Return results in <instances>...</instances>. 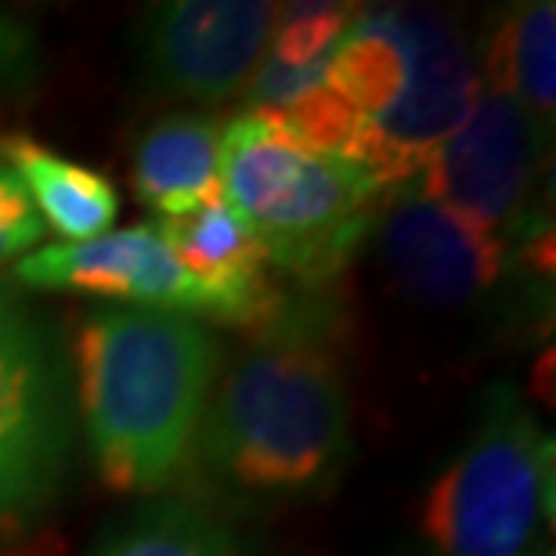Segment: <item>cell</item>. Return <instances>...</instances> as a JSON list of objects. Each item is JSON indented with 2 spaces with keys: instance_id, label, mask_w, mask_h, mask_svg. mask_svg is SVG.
Segmentation results:
<instances>
[{
  "instance_id": "19",
  "label": "cell",
  "mask_w": 556,
  "mask_h": 556,
  "mask_svg": "<svg viewBox=\"0 0 556 556\" xmlns=\"http://www.w3.org/2000/svg\"><path fill=\"white\" fill-rule=\"evenodd\" d=\"M33 214H37V210H33L18 174L11 170V166H0V228L15 225V220H26Z\"/></svg>"
},
{
  "instance_id": "6",
  "label": "cell",
  "mask_w": 556,
  "mask_h": 556,
  "mask_svg": "<svg viewBox=\"0 0 556 556\" xmlns=\"http://www.w3.org/2000/svg\"><path fill=\"white\" fill-rule=\"evenodd\" d=\"M70 455L65 365L51 332L15 318L0 329V531L48 503Z\"/></svg>"
},
{
  "instance_id": "10",
  "label": "cell",
  "mask_w": 556,
  "mask_h": 556,
  "mask_svg": "<svg viewBox=\"0 0 556 556\" xmlns=\"http://www.w3.org/2000/svg\"><path fill=\"white\" fill-rule=\"evenodd\" d=\"M539 152L542 138L531 119L509 98L481 91L459 130L422 163L416 188L498 231L525 214Z\"/></svg>"
},
{
  "instance_id": "11",
  "label": "cell",
  "mask_w": 556,
  "mask_h": 556,
  "mask_svg": "<svg viewBox=\"0 0 556 556\" xmlns=\"http://www.w3.org/2000/svg\"><path fill=\"white\" fill-rule=\"evenodd\" d=\"M177 261L210 293L225 296L236 311V326H264L282 315V289L268 275V261L225 199H214L188 217L152 220Z\"/></svg>"
},
{
  "instance_id": "21",
  "label": "cell",
  "mask_w": 556,
  "mask_h": 556,
  "mask_svg": "<svg viewBox=\"0 0 556 556\" xmlns=\"http://www.w3.org/2000/svg\"><path fill=\"white\" fill-rule=\"evenodd\" d=\"M528 556H553V553H549V549H546V553H542V549H535V553H528Z\"/></svg>"
},
{
  "instance_id": "18",
  "label": "cell",
  "mask_w": 556,
  "mask_h": 556,
  "mask_svg": "<svg viewBox=\"0 0 556 556\" xmlns=\"http://www.w3.org/2000/svg\"><path fill=\"white\" fill-rule=\"evenodd\" d=\"M40 40L33 26L15 11L0 8V91H18L37 80Z\"/></svg>"
},
{
  "instance_id": "14",
  "label": "cell",
  "mask_w": 556,
  "mask_h": 556,
  "mask_svg": "<svg viewBox=\"0 0 556 556\" xmlns=\"http://www.w3.org/2000/svg\"><path fill=\"white\" fill-rule=\"evenodd\" d=\"M556 8L542 4L514 8L498 22L484 48V91L509 98L531 119L539 138H549L556 109Z\"/></svg>"
},
{
  "instance_id": "12",
  "label": "cell",
  "mask_w": 556,
  "mask_h": 556,
  "mask_svg": "<svg viewBox=\"0 0 556 556\" xmlns=\"http://www.w3.org/2000/svg\"><path fill=\"white\" fill-rule=\"evenodd\" d=\"M217 149L220 124L210 116L174 113L144 130L135 144V188L155 220L188 217L220 199Z\"/></svg>"
},
{
  "instance_id": "4",
  "label": "cell",
  "mask_w": 556,
  "mask_h": 556,
  "mask_svg": "<svg viewBox=\"0 0 556 556\" xmlns=\"http://www.w3.org/2000/svg\"><path fill=\"white\" fill-rule=\"evenodd\" d=\"M549 484L553 438L539 427L517 387L492 383L470 438L422 503L419 535L427 556L535 553Z\"/></svg>"
},
{
  "instance_id": "13",
  "label": "cell",
  "mask_w": 556,
  "mask_h": 556,
  "mask_svg": "<svg viewBox=\"0 0 556 556\" xmlns=\"http://www.w3.org/2000/svg\"><path fill=\"white\" fill-rule=\"evenodd\" d=\"M4 155L26 188L29 203H37L40 217L65 236V242H87L113 231L119 199L109 177L29 138H11Z\"/></svg>"
},
{
  "instance_id": "8",
  "label": "cell",
  "mask_w": 556,
  "mask_h": 556,
  "mask_svg": "<svg viewBox=\"0 0 556 556\" xmlns=\"http://www.w3.org/2000/svg\"><path fill=\"white\" fill-rule=\"evenodd\" d=\"M11 275L33 289H65V293L124 300L144 311H170L195 321L236 326V311L228 307V300L210 293L174 257L155 225L105 231L87 242L37 247L18 257Z\"/></svg>"
},
{
  "instance_id": "3",
  "label": "cell",
  "mask_w": 556,
  "mask_h": 556,
  "mask_svg": "<svg viewBox=\"0 0 556 556\" xmlns=\"http://www.w3.org/2000/svg\"><path fill=\"white\" fill-rule=\"evenodd\" d=\"M217 185L268 268L300 282L348 268L387 199L369 170L296 149L264 113H239L220 127Z\"/></svg>"
},
{
  "instance_id": "5",
  "label": "cell",
  "mask_w": 556,
  "mask_h": 556,
  "mask_svg": "<svg viewBox=\"0 0 556 556\" xmlns=\"http://www.w3.org/2000/svg\"><path fill=\"white\" fill-rule=\"evenodd\" d=\"M394 33L405 48V91L391 113L365 119V170L387 188L416 181L422 163L448 141L484 91L470 48L438 11L391 8Z\"/></svg>"
},
{
  "instance_id": "1",
  "label": "cell",
  "mask_w": 556,
  "mask_h": 556,
  "mask_svg": "<svg viewBox=\"0 0 556 556\" xmlns=\"http://www.w3.org/2000/svg\"><path fill=\"white\" fill-rule=\"evenodd\" d=\"M76 372L84 433L102 481L124 495L174 484L217 387L214 332L170 311L105 307L84 321Z\"/></svg>"
},
{
  "instance_id": "9",
  "label": "cell",
  "mask_w": 556,
  "mask_h": 556,
  "mask_svg": "<svg viewBox=\"0 0 556 556\" xmlns=\"http://www.w3.org/2000/svg\"><path fill=\"white\" fill-rule=\"evenodd\" d=\"M376 242L397 286L430 307H463L484 296L509 264L503 231L422 195L416 181L383 199Z\"/></svg>"
},
{
  "instance_id": "2",
  "label": "cell",
  "mask_w": 556,
  "mask_h": 556,
  "mask_svg": "<svg viewBox=\"0 0 556 556\" xmlns=\"http://www.w3.org/2000/svg\"><path fill=\"white\" fill-rule=\"evenodd\" d=\"M351 455L340 365L286 332L231 365L199 419L185 473L239 503H293L332 484Z\"/></svg>"
},
{
  "instance_id": "16",
  "label": "cell",
  "mask_w": 556,
  "mask_h": 556,
  "mask_svg": "<svg viewBox=\"0 0 556 556\" xmlns=\"http://www.w3.org/2000/svg\"><path fill=\"white\" fill-rule=\"evenodd\" d=\"M91 556H242V549L214 509L174 498L113 525Z\"/></svg>"
},
{
  "instance_id": "20",
  "label": "cell",
  "mask_w": 556,
  "mask_h": 556,
  "mask_svg": "<svg viewBox=\"0 0 556 556\" xmlns=\"http://www.w3.org/2000/svg\"><path fill=\"white\" fill-rule=\"evenodd\" d=\"M15 318H18V311L11 307V300L4 296V289H0V329H4L8 321H15Z\"/></svg>"
},
{
  "instance_id": "15",
  "label": "cell",
  "mask_w": 556,
  "mask_h": 556,
  "mask_svg": "<svg viewBox=\"0 0 556 556\" xmlns=\"http://www.w3.org/2000/svg\"><path fill=\"white\" fill-rule=\"evenodd\" d=\"M405 76V48L394 33L391 8H383L354 15L329 59L326 87L362 119H380L402 98Z\"/></svg>"
},
{
  "instance_id": "7",
  "label": "cell",
  "mask_w": 556,
  "mask_h": 556,
  "mask_svg": "<svg viewBox=\"0 0 556 556\" xmlns=\"http://www.w3.org/2000/svg\"><path fill=\"white\" fill-rule=\"evenodd\" d=\"M278 4L264 0H170L144 11L138 29L141 76L188 102H228L247 91L268 54Z\"/></svg>"
},
{
  "instance_id": "17",
  "label": "cell",
  "mask_w": 556,
  "mask_h": 556,
  "mask_svg": "<svg viewBox=\"0 0 556 556\" xmlns=\"http://www.w3.org/2000/svg\"><path fill=\"white\" fill-rule=\"evenodd\" d=\"M351 4H293L278 8V22L268 43V54L278 65H315L329 62L343 33L351 29Z\"/></svg>"
}]
</instances>
